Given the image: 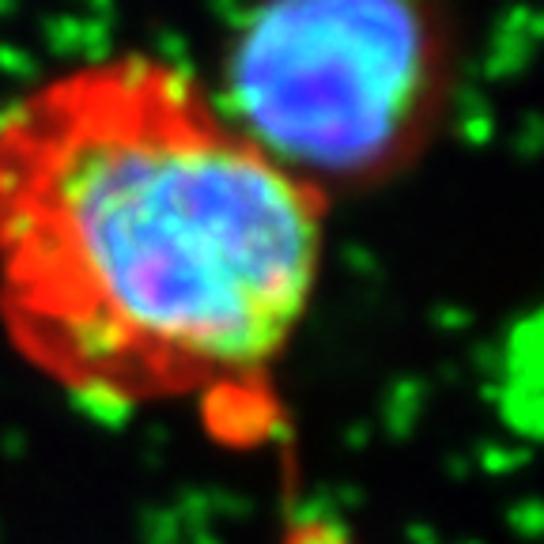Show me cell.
I'll return each mask as SVG.
<instances>
[{
    "mask_svg": "<svg viewBox=\"0 0 544 544\" xmlns=\"http://www.w3.org/2000/svg\"><path fill=\"white\" fill-rule=\"evenodd\" d=\"M450 31L401 0L261 8L223 61V114L314 189L382 182L424 148L450 91ZM329 197V193H325Z\"/></svg>",
    "mask_w": 544,
    "mask_h": 544,
    "instance_id": "obj_2",
    "label": "cell"
},
{
    "mask_svg": "<svg viewBox=\"0 0 544 544\" xmlns=\"http://www.w3.org/2000/svg\"><path fill=\"white\" fill-rule=\"evenodd\" d=\"M325 212L186 68L57 72L0 114L4 337L91 412L193 401L212 435L265 442Z\"/></svg>",
    "mask_w": 544,
    "mask_h": 544,
    "instance_id": "obj_1",
    "label": "cell"
}]
</instances>
